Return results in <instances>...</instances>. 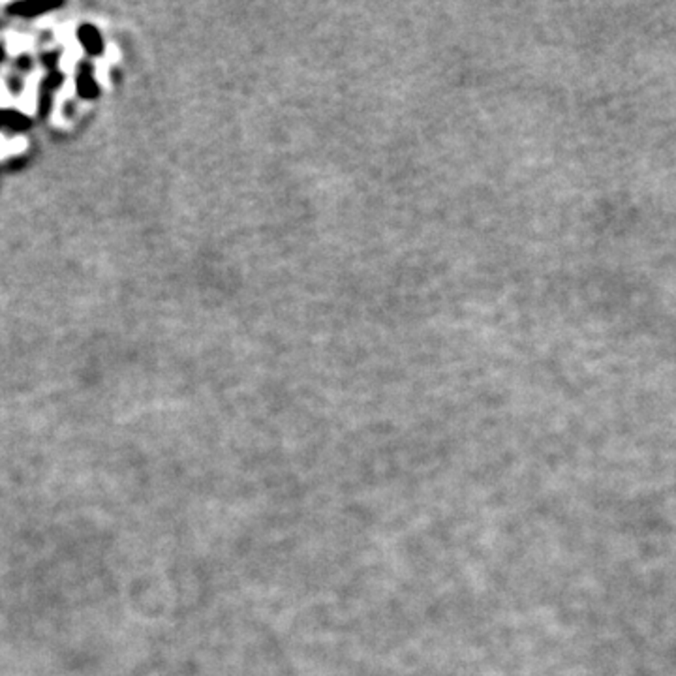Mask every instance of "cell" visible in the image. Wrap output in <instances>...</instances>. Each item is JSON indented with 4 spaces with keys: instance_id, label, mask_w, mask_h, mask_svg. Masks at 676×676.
I'll return each instance as SVG.
<instances>
[{
    "instance_id": "6da1fadb",
    "label": "cell",
    "mask_w": 676,
    "mask_h": 676,
    "mask_svg": "<svg viewBox=\"0 0 676 676\" xmlns=\"http://www.w3.org/2000/svg\"><path fill=\"white\" fill-rule=\"evenodd\" d=\"M42 76L44 72L42 70H36L30 76L27 77V81H25V87H23L21 94L16 98V107L21 111L23 115L32 117L38 109V88H40V81H42Z\"/></svg>"
},
{
    "instance_id": "7a4b0ae2",
    "label": "cell",
    "mask_w": 676,
    "mask_h": 676,
    "mask_svg": "<svg viewBox=\"0 0 676 676\" xmlns=\"http://www.w3.org/2000/svg\"><path fill=\"white\" fill-rule=\"evenodd\" d=\"M76 81H73V77H66V81L62 83V87L59 88V93L55 96V107H53V117H51V121L55 126H66L68 122L62 115V109H64V104H66V100L73 98L76 96Z\"/></svg>"
},
{
    "instance_id": "3957f363",
    "label": "cell",
    "mask_w": 676,
    "mask_h": 676,
    "mask_svg": "<svg viewBox=\"0 0 676 676\" xmlns=\"http://www.w3.org/2000/svg\"><path fill=\"white\" fill-rule=\"evenodd\" d=\"M83 53H85V51H83V45L79 44V40H73L72 44L64 45V53H62L61 61H59V68H61L68 77H72L73 70H76V64L81 61Z\"/></svg>"
},
{
    "instance_id": "277c9868",
    "label": "cell",
    "mask_w": 676,
    "mask_h": 676,
    "mask_svg": "<svg viewBox=\"0 0 676 676\" xmlns=\"http://www.w3.org/2000/svg\"><path fill=\"white\" fill-rule=\"evenodd\" d=\"M34 47V38L30 34L25 32H16V30H10V32L6 34V49L10 53L11 57H17L25 53V51H30Z\"/></svg>"
},
{
    "instance_id": "5b68a950",
    "label": "cell",
    "mask_w": 676,
    "mask_h": 676,
    "mask_svg": "<svg viewBox=\"0 0 676 676\" xmlns=\"http://www.w3.org/2000/svg\"><path fill=\"white\" fill-rule=\"evenodd\" d=\"M94 76H96V81H98L102 87L104 88L111 87L109 64L105 62L104 57H102V59H96V62H94Z\"/></svg>"
},
{
    "instance_id": "8992f818",
    "label": "cell",
    "mask_w": 676,
    "mask_h": 676,
    "mask_svg": "<svg viewBox=\"0 0 676 676\" xmlns=\"http://www.w3.org/2000/svg\"><path fill=\"white\" fill-rule=\"evenodd\" d=\"M55 36L62 45L72 44L73 40H77L76 38V25H73V23H64V25H61V27L57 28Z\"/></svg>"
},
{
    "instance_id": "52a82bcc",
    "label": "cell",
    "mask_w": 676,
    "mask_h": 676,
    "mask_svg": "<svg viewBox=\"0 0 676 676\" xmlns=\"http://www.w3.org/2000/svg\"><path fill=\"white\" fill-rule=\"evenodd\" d=\"M13 105H16L13 94L10 93L4 79H0V109H8V107H13Z\"/></svg>"
},
{
    "instance_id": "ba28073f",
    "label": "cell",
    "mask_w": 676,
    "mask_h": 676,
    "mask_svg": "<svg viewBox=\"0 0 676 676\" xmlns=\"http://www.w3.org/2000/svg\"><path fill=\"white\" fill-rule=\"evenodd\" d=\"M8 147H10V156L13 154H23L28 149V141L23 136H16V138L8 139Z\"/></svg>"
},
{
    "instance_id": "9c48e42d",
    "label": "cell",
    "mask_w": 676,
    "mask_h": 676,
    "mask_svg": "<svg viewBox=\"0 0 676 676\" xmlns=\"http://www.w3.org/2000/svg\"><path fill=\"white\" fill-rule=\"evenodd\" d=\"M105 62H107V64H117V62L121 61V49H119V47H117L115 44H107V47H105Z\"/></svg>"
},
{
    "instance_id": "30bf717a",
    "label": "cell",
    "mask_w": 676,
    "mask_h": 676,
    "mask_svg": "<svg viewBox=\"0 0 676 676\" xmlns=\"http://www.w3.org/2000/svg\"><path fill=\"white\" fill-rule=\"evenodd\" d=\"M10 156V147H8V139L4 138V134H0V160H6Z\"/></svg>"
}]
</instances>
